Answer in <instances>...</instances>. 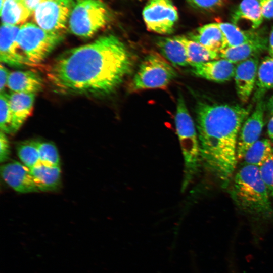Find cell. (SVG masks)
Returning <instances> with one entry per match:
<instances>
[{
	"instance_id": "obj_1",
	"label": "cell",
	"mask_w": 273,
	"mask_h": 273,
	"mask_svg": "<svg viewBox=\"0 0 273 273\" xmlns=\"http://www.w3.org/2000/svg\"><path fill=\"white\" fill-rule=\"evenodd\" d=\"M132 66L127 48L110 34L58 56L48 67L47 77L62 94L106 95L120 85Z\"/></svg>"
},
{
	"instance_id": "obj_2",
	"label": "cell",
	"mask_w": 273,
	"mask_h": 273,
	"mask_svg": "<svg viewBox=\"0 0 273 273\" xmlns=\"http://www.w3.org/2000/svg\"><path fill=\"white\" fill-rule=\"evenodd\" d=\"M250 109L239 105L203 102L197 107L201 157L223 186L229 184L237 164L238 138Z\"/></svg>"
},
{
	"instance_id": "obj_3",
	"label": "cell",
	"mask_w": 273,
	"mask_h": 273,
	"mask_svg": "<svg viewBox=\"0 0 273 273\" xmlns=\"http://www.w3.org/2000/svg\"><path fill=\"white\" fill-rule=\"evenodd\" d=\"M231 197L238 207L254 221L273 219V207L259 168L243 164L235 174L231 190Z\"/></svg>"
},
{
	"instance_id": "obj_4",
	"label": "cell",
	"mask_w": 273,
	"mask_h": 273,
	"mask_svg": "<svg viewBox=\"0 0 273 273\" xmlns=\"http://www.w3.org/2000/svg\"><path fill=\"white\" fill-rule=\"evenodd\" d=\"M175 124L184 160L182 189H185L197 171L201 156L198 135L181 94L177 99Z\"/></svg>"
},
{
	"instance_id": "obj_5",
	"label": "cell",
	"mask_w": 273,
	"mask_h": 273,
	"mask_svg": "<svg viewBox=\"0 0 273 273\" xmlns=\"http://www.w3.org/2000/svg\"><path fill=\"white\" fill-rule=\"evenodd\" d=\"M63 38L62 32L49 31L36 24L26 23L19 28L17 41L32 65L42 62Z\"/></svg>"
},
{
	"instance_id": "obj_6",
	"label": "cell",
	"mask_w": 273,
	"mask_h": 273,
	"mask_svg": "<svg viewBox=\"0 0 273 273\" xmlns=\"http://www.w3.org/2000/svg\"><path fill=\"white\" fill-rule=\"evenodd\" d=\"M108 7L101 0H80L71 13L68 25L74 35L83 38L93 36L110 19Z\"/></svg>"
},
{
	"instance_id": "obj_7",
	"label": "cell",
	"mask_w": 273,
	"mask_h": 273,
	"mask_svg": "<svg viewBox=\"0 0 273 273\" xmlns=\"http://www.w3.org/2000/svg\"><path fill=\"white\" fill-rule=\"evenodd\" d=\"M171 65L160 55L151 52L146 56L130 84L132 90L162 88L176 76Z\"/></svg>"
},
{
	"instance_id": "obj_8",
	"label": "cell",
	"mask_w": 273,
	"mask_h": 273,
	"mask_svg": "<svg viewBox=\"0 0 273 273\" xmlns=\"http://www.w3.org/2000/svg\"><path fill=\"white\" fill-rule=\"evenodd\" d=\"M74 6L73 0H43L33 12L34 20L46 30L62 32Z\"/></svg>"
},
{
	"instance_id": "obj_9",
	"label": "cell",
	"mask_w": 273,
	"mask_h": 273,
	"mask_svg": "<svg viewBox=\"0 0 273 273\" xmlns=\"http://www.w3.org/2000/svg\"><path fill=\"white\" fill-rule=\"evenodd\" d=\"M142 16L147 29L161 34L173 32L178 14L172 0H149Z\"/></svg>"
},
{
	"instance_id": "obj_10",
	"label": "cell",
	"mask_w": 273,
	"mask_h": 273,
	"mask_svg": "<svg viewBox=\"0 0 273 273\" xmlns=\"http://www.w3.org/2000/svg\"><path fill=\"white\" fill-rule=\"evenodd\" d=\"M265 107L262 99L258 101L254 111L243 123L237 141L238 161L243 160L248 150L259 140L263 128Z\"/></svg>"
},
{
	"instance_id": "obj_11",
	"label": "cell",
	"mask_w": 273,
	"mask_h": 273,
	"mask_svg": "<svg viewBox=\"0 0 273 273\" xmlns=\"http://www.w3.org/2000/svg\"><path fill=\"white\" fill-rule=\"evenodd\" d=\"M20 27L2 23L0 31V60L12 67L22 68L31 65L17 41Z\"/></svg>"
},
{
	"instance_id": "obj_12",
	"label": "cell",
	"mask_w": 273,
	"mask_h": 273,
	"mask_svg": "<svg viewBox=\"0 0 273 273\" xmlns=\"http://www.w3.org/2000/svg\"><path fill=\"white\" fill-rule=\"evenodd\" d=\"M3 180L14 190L21 193L39 192L30 169L23 163L14 161L1 167Z\"/></svg>"
},
{
	"instance_id": "obj_13",
	"label": "cell",
	"mask_w": 273,
	"mask_h": 273,
	"mask_svg": "<svg viewBox=\"0 0 273 273\" xmlns=\"http://www.w3.org/2000/svg\"><path fill=\"white\" fill-rule=\"evenodd\" d=\"M258 57H254L237 64L234 79L240 101L246 103L254 90L258 68Z\"/></svg>"
},
{
	"instance_id": "obj_14",
	"label": "cell",
	"mask_w": 273,
	"mask_h": 273,
	"mask_svg": "<svg viewBox=\"0 0 273 273\" xmlns=\"http://www.w3.org/2000/svg\"><path fill=\"white\" fill-rule=\"evenodd\" d=\"M235 68V64L220 58L192 66L191 71L197 77L216 82H224L234 77Z\"/></svg>"
},
{
	"instance_id": "obj_15",
	"label": "cell",
	"mask_w": 273,
	"mask_h": 273,
	"mask_svg": "<svg viewBox=\"0 0 273 273\" xmlns=\"http://www.w3.org/2000/svg\"><path fill=\"white\" fill-rule=\"evenodd\" d=\"M35 95L15 92L9 95L12 113V133L17 131L31 114Z\"/></svg>"
},
{
	"instance_id": "obj_16",
	"label": "cell",
	"mask_w": 273,
	"mask_h": 273,
	"mask_svg": "<svg viewBox=\"0 0 273 273\" xmlns=\"http://www.w3.org/2000/svg\"><path fill=\"white\" fill-rule=\"evenodd\" d=\"M267 48V40L259 36L255 39L233 47H227L219 53L220 58L235 64L256 57Z\"/></svg>"
},
{
	"instance_id": "obj_17",
	"label": "cell",
	"mask_w": 273,
	"mask_h": 273,
	"mask_svg": "<svg viewBox=\"0 0 273 273\" xmlns=\"http://www.w3.org/2000/svg\"><path fill=\"white\" fill-rule=\"evenodd\" d=\"M7 86L13 92L35 94L42 89L43 81L35 72L16 71L10 73Z\"/></svg>"
},
{
	"instance_id": "obj_18",
	"label": "cell",
	"mask_w": 273,
	"mask_h": 273,
	"mask_svg": "<svg viewBox=\"0 0 273 273\" xmlns=\"http://www.w3.org/2000/svg\"><path fill=\"white\" fill-rule=\"evenodd\" d=\"M190 39L208 50L219 53L227 47L224 36L218 23H211L199 27Z\"/></svg>"
},
{
	"instance_id": "obj_19",
	"label": "cell",
	"mask_w": 273,
	"mask_h": 273,
	"mask_svg": "<svg viewBox=\"0 0 273 273\" xmlns=\"http://www.w3.org/2000/svg\"><path fill=\"white\" fill-rule=\"evenodd\" d=\"M156 43L163 56L173 65L186 66L189 65L182 36L160 38Z\"/></svg>"
},
{
	"instance_id": "obj_20",
	"label": "cell",
	"mask_w": 273,
	"mask_h": 273,
	"mask_svg": "<svg viewBox=\"0 0 273 273\" xmlns=\"http://www.w3.org/2000/svg\"><path fill=\"white\" fill-rule=\"evenodd\" d=\"M30 171L39 192L53 191L60 186L61 170L60 166H48L39 162L30 168Z\"/></svg>"
},
{
	"instance_id": "obj_21",
	"label": "cell",
	"mask_w": 273,
	"mask_h": 273,
	"mask_svg": "<svg viewBox=\"0 0 273 273\" xmlns=\"http://www.w3.org/2000/svg\"><path fill=\"white\" fill-rule=\"evenodd\" d=\"M263 18L258 0H243L232 14L234 24L246 20L254 29L260 26Z\"/></svg>"
},
{
	"instance_id": "obj_22",
	"label": "cell",
	"mask_w": 273,
	"mask_h": 273,
	"mask_svg": "<svg viewBox=\"0 0 273 273\" xmlns=\"http://www.w3.org/2000/svg\"><path fill=\"white\" fill-rule=\"evenodd\" d=\"M32 13L22 0H4L1 6L2 23L12 25L25 22Z\"/></svg>"
},
{
	"instance_id": "obj_23",
	"label": "cell",
	"mask_w": 273,
	"mask_h": 273,
	"mask_svg": "<svg viewBox=\"0 0 273 273\" xmlns=\"http://www.w3.org/2000/svg\"><path fill=\"white\" fill-rule=\"evenodd\" d=\"M273 88V55L265 57L258 66L253 99L263 98L265 93Z\"/></svg>"
},
{
	"instance_id": "obj_24",
	"label": "cell",
	"mask_w": 273,
	"mask_h": 273,
	"mask_svg": "<svg viewBox=\"0 0 273 273\" xmlns=\"http://www.w3.org/2000/svg\"><path fill=\"white\" fill-rule=\"evenodd\" d=\"M185 45L189 65L192 67L206 62L220 59L218 53L210 51L201 44L182 36Z\"/></svg>"
},
{
	"instance_id": "obj_25",
	"label": "cell",
	"mask_w": 273,
	"mask_h": 273,
	"mask_svg": "<svg viewBox=\"0 0 273 273\" xmlns=\"http://www.w3.org/2000/svg\"><path fill=\"white\" fill-rule=\"evenodd\" d=\"M218 23L225 38L227 47H236L246 43L260 36L252 32L243 30L234 23Z\"/></svg>"
},
{
	"instance_id": "obj_26",
	"label": "cell",
	"mask_w": 273,
	"mask_h": 273,
	"mask_svg": "<svg viewBox=\"0 0 273 273\" xmlns=\"http://www.w3.org/2000/svg\"><path fill=\"white\" fill-rule=\"evenodd\" d=\"M273 147L270 140L262 139L255 142L246 152L244 164L260 167L268 158Z\"/></svg>"
},
{
	"instance_id": "obj_27",
	"label": "cell",
	"mask_w": 273,
	"mask_h": 273,
	"mask_svg": "<svg viewBox=\"0 0 273 273\" xmlns=\"http://www.w3.org/2000/svg\"><path fill=\"white\" fill-rule=\"evenodd\" d=\"M38 141H26L17 146V153L21 163L31 168L40 162Z\"/></svg>"
},
{
	"instance_id": "obj_28",
	"label": "cell",
	"mask_w": 273,
	"mask_h": 273,
	"mask_svg": "<svg viewBox=\"0 0 273 273\" xmlns=\"http://www.w3.org/2000/svg\"><path fill=\"white\" fill-rule=\"evenodd\" d=\"M37 145L41 163L52 166H60V156L54 144L50 142H38Z\"/></svg>"
},
{
	"instance_id": "obj_29",
	"label": "cell",
	"mask_w": 273,
	"mask_h": 273,
	"mask_svg": "<svg viewBox=\"0 0 273 273\" xmlns=\"http://www.w3.org/2000/svg\"><path fill=\"white\" fill-rule=\"evenodd\" d=\"M12 113L9 95L4 92L0 94V127L5 133H12Z\"/></svg>"
},
{
	"instance_id": "obj_30",
	"label": "cell",
	"mask_w": 273,
	"mask_h": 273,
	"mask_svg": "<svg viewBox=\"0 0 273 273\" xmlns=\"http://www.w3.org/2000/svg\"><path fill=\"white\" fill-rule=\"evenodd\" d=\"M259 171L270 197L273 198V148L268 158L259 167Z\"/></svg>"
},
{
	"instance_id": "obj_31",
	"label": "cell",
	"mask_w": 273,
	"mask_h": 273,
	"mask_svg": "<svg viewBox=\"0 0 273 273\" xmlns=\"http://www.w3.org/2000/svg\"><path fill=\"white\" fill-rule=\"evenodd\" d=\"M188 1L195 8L208 10L220 6L223 0H188Z\"/></svg>"
},
{
	"instance_id": "obj_32",
	"label": "cell",
	"mask_w": 273,
	"mask_h": 273,
	"mask_svg": "<svg viewBox=\"0 0 273 273\" xmlns=\"http://www.w3.org/2000/svg\"><path fill=\"white\" fill-rule=\"evenodd\" d=\"M6 133L1 130L0 133V161H6L10 156V147Z\"/></svg>"
},
{
	"instance_id": "obj_33",
	"label": "cell",
	"mask_w": 273,
	"mask_h": 273,
	"mask_svg": "<svg viewBox=\"0 0 273 273\" xmlns=\"http://www.w3.org/2000/svg\"><path fill=\"white\" fill-rule=\"evenodd\" d=\"M264 18H273V0H258Z\"/></svg>"
},
{
	"instance_id": "obj_34",
	"label": "cell",
	"mask_w": 273,
	"mask_h": 273,
	"mask_svg": "<svg viewBox=\"0 0 273 273\" xmlns=\"http://www.w3.org/2000/svg\"><path fill=\"white\" fill-rule=\"evenodd\" d=\"M10 73L8 69L1 64L0 66V91L4 92V90L7 85Z\"/></svg>"
},
{
	"instance_id": "obj_35",
	"label": "cell",
	"mask_w": 273,
	"mask_h": 273,
	"mask_svg": "<svg viewBox=\"0 0 273 273\" xmlns=\"http://www.w3.org/2000/svg\"><path fill=\"white\" fill-rule=\"evenodd\" d=\"M267 134L270 141L273 142V116H272L268 123Z\"/></svg>"
},
{
	"instance_id": "obj_36",
	"label": "cell",
	"mask_w": 273,
	"mask_h": 273,
	"mask_svg": "<svg viewBox=\"0 0 273 273\" xmlns=\"http://www.w3.org/2000/svg\"><path fill=\"white\" fill-rule=\"evenodd\" d=\"M268 50L270 55H273V28L271 31L268 42Z\"/></svg>"
},
{
	"instance_id": "obj_37",
	"label": "cell",
	"mask_w": 273,
	"mask_h": 273,
	"mask_svg": "<svg viewBox=\"0 0 273 273\" xmlns=\"http://www.w3.org/2000/svg\"><path fill=\"white\" fill-rule=\"evenodd\" d=\"M267 107L270 113L273 116V95L268 101Z\"/></svg>"
}]
</instances>
